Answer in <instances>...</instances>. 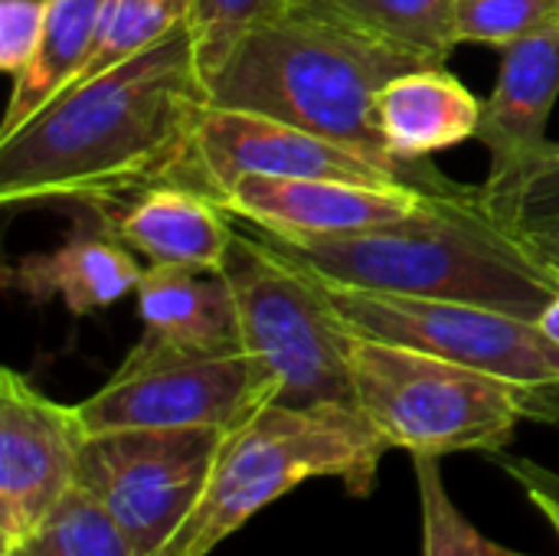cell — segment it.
<instances>
[{
	"instance_id": "1",
	"label": "cell",
	"mask_w": 559,
	"mask_h": 556,
	"mask_svg": "<svg viewBox=\"0 0 559 556\" xmlns=\"http://www.w3.org/2000/svg\"><path fill=\"white\" fill-rule=\"evenodd\" d=\"M213 105L187 26L138 56L75 82L0 141V203H111L183 161Z\"/></svg>"
},
{
	"instance_id": "2",
	"label": "cell",
	"mask_w": 559,
	"mask_h": 556,
	"mask_svg": "<svg viewBox=\"0 0 559 556\" xmlns=\"http://www.w3.org/2000/svg\"><path fill=\"white\" fill-rule=\"evenodd\" d=\"M419 66L426 62L344 23L292 10L229 56L210 82V95L213 105L269 115L331 138L429 197H475L481 187L459 184L429 161H400L383 141L377 95L393 75Z\"/></svg>"
},
{
	"instance_id": "3",
	"label": "cell",
	"mask_w": 559,
	"mask_h": 556,
	"mask_svg": "<svg viewBox=\"0 0 559 556\" xmlns=\"http://www.w3.org/2000/svg\"><path fill=\"white\" fill-rule=\"evenodd\" d=\"M252 233L318 282L337 288L488 305L531 321H540L559 295V275L518 233L485 213L481 190L475 197H429L416 216L344 239L288 242Z\"/></svg>"
},
{
	"instance_id": "4",
	"label": "cell",
	"mask_w": 559,
	"mask_h": 556,
	"mask_svg": "<svg viewBox=\"0 0 559 556\" xmlns=\"http://www.w3.org/2000/svg\"><path fill=\"white\" fill-rule=\"evenodd\" d=\"M390 446L357 410L259 406L226 433L210 482L160 556H210L249 518L311 478H341L354 498L377 485Z\"/></svg>"
},
{
	"instance_id": "5",
	"label": "cell",
	"mask_w": 559,
	"mask_h": 556,
	"mask_svg": "<svg viewBox=\"0 0 559 556\" xmlns=\"http://www.w3.org/2000/svg\"><path fill=\"white\" fill-rule=\"evenodd\" d=\"M357 410L409 456L504 452L524 419L559 426V390L521 387L413 347L344 328Z\"/></svg>"
},
{
	"instance_id": "6",
	"label": "cell",
	"mask_w": 559,
	"mask_h": 556,
	"mask_svg": "<svg viewBox=\"0 0 559 556\" xmlns=\"http://www.w3.org/2000/svg\"><path fill=\"white\" fill-rule=\"evenodd\" d=\"M223 275L236 298L242 351L269 403L357 410L344 324L321 282L239 226Z\"/></svg>"
},
{
	"instance_id": "7",
	"label": "cell",
	"mask_w": 559,
	"mask_h": 556,
	"mask_svg": "<svg viewBox=\"0 0 559 556\" xmlns=\"http://www.w3.org/2000/svg\"><path fill=\"white\" fill-rule=\"evenodd\" d=\"M269 397L242 347H190L144 331L121 367L79 403L88 436L121 429H236Z\"/></svg>"
},
{
	"instance_id": "8",
	"label": "cell",
	"mask_w": 559,
	"mask_h": 556,
	"mask_svg": "<svg viewBox=\"0 0 559 556\" xmlns=\"http://www.w3.org/2000/svg\"><path fill=\"white\" fill-rule=\"evenodd\" d=\"M337 321L364 338L413 347L521 387L559 390V344L540 321L468 301L324 285Z\"/></svg>"
},
{
	"instance_id": "9",
	"label": "cell",
	"mask_w": 559,
	"mask_h": 556,
	"mask_svg": "<svg viewBox=\"0 0 559 556\" xmlns=\"http://www.w3.org/2000/svg\"><path fill=\"white\" fill-rule=\"evenodd\" d=\"M223 429H121L88 436L79 485L144 556H160L206 492Z\"/></svg>"
},
{
	"instance_id": "10",
	"label": "cell",
	"mask_w": 559,
	"mask_h": 556,
	"mask_svg": "<svg viewBox=\"0 0 559 556\" xmlns=\"http://www.w3.org/2000/svg\"><path fill=\"white\" fill-rule=\"evenodd\" d=\"M242 174H265V177H324V180H354V184H386V187H409L400 174L380 167L377 161L305 131L298 125L210 105L197 121L190 147L177 170L170 174L174 184L193 187L219 203V197L242 177Z\"/></svg>"
},
{
	"instance_id": "11",
	"label": "cell",
	"mask_w": 559,
	"mask_h": 556,
	"mask_svg": "<svg viewBox=\"0 0 559 556\" xmlns=\"http://www.w3.org/2000/svg\"><path fill=\"white\" fill-rule=\"evenodd\" d=\"M88 442L79 406L39 393L20 370H0V554L20 551L79 485Z\"/></svg>"
},
{
	"instance_id": "12",
	"label": "cell",
	"mask_w": 559,
	"mask_h": 556,
	"mask_svg": "<svg viewBox=\"0 0 559 556\" xmlns=\"http://www.w3.org/2000/svg\"><path fill=\"white\" fill-rule=\"evenodd\" d=\"M426 203L429 193L413 187L265 174H242L219 197V206L229 216L288 242H321L383 229L416 216Z\"/></svg>"
},
{
	"instance_id": "13",
	"label": "cell",
	"mask_w": 559,
	"mask_h": 556,
	"mask_svg": "<svg viewBox=\"0 0 559 556\" xmlns=\"http://www.w3.org/2000/svg\"><path fill=\"white\" fill-rule=\"evenodd\" d=\"M501 75L481 105L478 141L491 154L481 184L485 213L508 229L521 184L547 151V121L559 98V26L501 49ZM511 233V229H508Z\"/></svg>"
},
{
	"instance_id": "14",
	"label": "cell",
	"mask_w": 559,
	"mask_h": 556,
	"mask_svg": "<svg viewBox=\"0 0 559 556\" xmlns=\"http://www.w3.org/2000/svg\"><path fill=\"white\" fill-rule=\"evenodd\" d=\"M108 223L138 259L164 269L223 272L236 242L229 213L213 197L174 180L138 190Z\"/></svg>"
},
{
	"instance_id": "15",
	"label": "cell",
	"mask_w": 559,
	"mask_h": 556,
	"mask_svg": "<svg viewBox=\"0 0 559 556\" xmlns=\"http://www.w3.org/2000/svg\"><path fill=\"white\" fill-rule=\"evenodd\" d=\"M481 105L445 66H419L393 75L377 95L383 141L400 161H426L436 151L478 134Z\"/></svg>"
},
{
	"instance_id": "16",
	"label": "cell",
	"mask_w": 559,
	"mask_h": 556,
	"mask_svg": "<svg viewBox=\"0 0 559 556\" xmlns=\"http://www.w3.org/2000/svg\"><path fill=\"white\" fill-rule=\"evenodd\" d=\"M138 256L108 229L75 233L59 249L26 256L10 269V285L33 301L59 298L72 315L111 308L141 285Z\"/></svg>"
},
{
	"instance_id": "17",
	"label": "cell",
	"mask_w": 559,
	"mask_h": 556,
	"mask_svg": "<svg viewBox=\"0 0 559 556\" xmlns=\"http://www.w3.org/2000/svg\"><path fill=\"white\" fill-rule=\"evenodd\" d=\"M111 0H46L43 39L23 75L13 79L10 102L0 118V141L16 134L52 98H59L92 62Z\"/></svg>"
},
{
	"instance_id": "18",
	"label": "cell",
	"mask_w": 559,
	"mask_h": 556,
	"mask_svg": "<svg viewBox=\"0 0 559 556\" xmlns=\"http://www.w3.org/2000/svg\"><path fill=\"white\" fill-rule=\"evenodd\" d=\"M144 331L190 347H242L236 298L223 272L147 265L138 285Z\"/></svg>"
},
{
	"instance_id": "19",
	"label": "cell",
	"mask_w": 559,
	"mask_h": 556,
	"mask_svg": "<svg viewBox=\"0 0 559 556\" xmlns=\"http://www.w3.org/2000/svg\"><path fill=\"white\" fill-rule=\"evenodd\" d=\"M295 10L344 23L426 66H445L459 46L455 0H295Z\"/></svg>"
},
{
	"instance_id": "20",
	"label": "cell",
	"mask_w": 559,
	"mask_h": 556,
	"mask_svg": "<svg viewBox=\"0 0 559 556\" xmlns=\"http://www.w3.org/2000/svg\"><path fill=\"white\" fill-rule=\"evenodd\" d=\"M16 556H144L118 521L75 485Z\"/></svg>"
},
{
	"instance_id": "21",
	"label": "cell",
	"mask_w": 559,
	"mask_h": 556,
	"mask_svg": "<svg viewBox=\"0 0 559 556\" xmlns=\"http://www.w3.org/2000/svg\"><path fill=\"white\" fill-rule=\"evenodd\" d=\"M292 10L295 0H190L187 29L193 36L206 85L252 33L278 23Z\"/></svg>"
},
{
	"instance_id": "22",
	"label": "cell",
	"mask_w": 559,
	"mask_h": 556,
	"mask_svg": "<svg viewBox=\"0 0 559 556\" xmlns=\"http://www.w3.org/2000/svg\"><path fill=\"white\" fill-rule=\"evenodd\" d=\"M187 16H190V0H111L102 43L75 82L95 79L105 69H111V66L138 56L141 49L160 43L174 29L187 26Z\"/></svg>"
},
{
	"instance_id": "23",
	"label": "cell",
	"mask_w": 559,
	"mask_h": 556,
	"mask_svg": "<svg viewBox=\"0 0 559 556\" xmlns=\"http://www.w3.org/2000/svg\"><path fill=\"white\" fill-rule=\"evenodd\" d=\"M439 456H413L419 514H423V556H508L488 541L452 501L439 469Z\"/></svg>"
},
{
	"instance_id": "24",
	"label": "cell",
	"mask_w": 559,
	"mask_h": 556,
	"mask_svg": "<svg viewBox=\"0 0 559 556\" xmlns=\"http://www.w3.org/2000/svg\"><path fill=\"white\" fill-rule=\"evenodd\" d=\"M559 26V0H455L459 43L508 49Z\"/></svg>"
},
{
	"instance_id": "25",
	"label": "cell",
	"mask_w": 559,
	"mask_h": 556,
	"mask_svg": "<svg viewBox=\"0 0 559 556\" xmlns=\"http://www.w3.org/2000/svg\"><path fill=\"white\" fill-rule=\"evenodd\" d=\"M46 23V0H0V69L23 75L33 62Z\"/></svg>"
},
{
	"instance_id": "26",
	"label": "cell",
	"mask_w": 559,
	"mask_h": 556,
	"mask_svg": "<svg viewBox=\"0 0 559 556\" xmlns=\"http://www.w3.org/2000/svg\"><path fill=\"white\" fill-rule=\"evenodd\" d=\"M559 220V141H550L527 180L518 190V200L511 206L508 229L518 233L524 226L554 223Z\"/></svg>"
},
{
	"instance_id": "27",
	"label": "cell",
	"mask_w": 559,
	"mask_h": 556,
	"mask_svg": "<svg viewBox=\"0 0 559 556\" xmlns=\"http://www.w3.org/2000/svg\"><path fill=\"white\" fill-rule=\"evenodd\" d=\"M495 462L524 488V492H540L559 501V472H550L547 465L534 462V459H514L504 452H495Z\"/></svg>"
},
{
	"instance_id": "28",
	"label": "cell",
	"mask_w": 559,
	"mask_h": 556,
	"mask_svg": "<svg viewBox=\"0 0 559 556\" xmlns=\"http://www.w3.org/2000/svg\"><path fill=\"white\" fill-rule=\"evenodd\" d=\"M521 242L554 272L559 275V220L554 223H537V226H524L518 229Z\"/></svg>"
},
{
	"instance_id": "29",
	"label": "cell",
	"mask_w": 559,
	"mask_h": 556,
	"mask_svg": "<svg viewBox=\"0 0 559 556\" xmlns=\"http://www.w3.org/2000/svg\"><path fill=\"white\" fill-rule=\"evenodd\" d=\"M527 498L534 501V508L547 518V524L557 531L559 537V501L557 498H550V495H540V492H527Z\"/></svg>"
},
{
	"instance_id": "30",
	"label": "cell",
	"mask_w": 559,
	"mask_h": 556,
	"mask_svg": "<svg viewBox=\"0 0 559 556\" xmlns=\"http://www.w3.org/2000/svg\"><path fill=\"white\" fill-rule=\"evenodd\" d=\"M540 328H544V331H547V334H550V338L559 344V295L550 301V305H547V311L540 315Z\"/></svg>"
},
{
	"instance_id": "31",
	"label": "cell",
	"mask_w": 559,
	"mask_h": 556,
	"mask_svg": "<svg viewBox=\"0 0 559 556\" xmlns=\"http://www.w3.org/2000/svg\"><path fill=\"white\" fill-rule=\"evenodd\" d=\"M0 556H16V554H0Z\"/></svg>"
}]
</instances>
